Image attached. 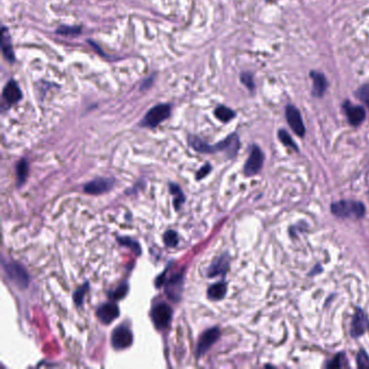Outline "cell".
Here are the masks:
<instances>
[{
	"instance_id": "1",
	"label": "cell",
	"mask_w": 369,
	"mask_h": 369,
	"mask_svg": "<svg viewBox=\"0 0 369 369\" xmlns=\"http://www.w3.org/2000/svg\"><path fill=\"white\" fill-rule=\"evenodd\" d=\"M365 206L356 201H340L331 205V212L339 218L359 219L365 215Z\"/></svg>"
},
{
	"instance_id": "2",
	"label": "cell",
	"mask_w": 369,
	"mask_h": 369,
	"mask_svg": "<svg viewBox=\"0 0 369 369\" xmlns=\"http://www.w3.org/2000/svg\"><path fill=\"white\" fill-rule=\"evenodd\" d=\"M170 114H171V106L168 104H159L154 106L146 113L143 120H142L141 125L143 127L155 128L157 127L160 123L166 120Z\"/></svg>"
},
{
	"instance_id": "3",
	"label": "cell",
	"mask_w": 369,
	"mask_h": 369,
	"mask_svg": "<svg viewBox=\"0 0 369 369\" xmlns=\"http://www.w3.org/2000/svg\"><path fill=\"white\" fill-rule=\"evenodd\" d=\"M5 271L9 280L16 284L19 288L24 289L28 286L30 278H28L25 268L21 264L16 263V262H9V263L5 264Z\"/></svg>"
},
{
	"instance_id": "4",
	"label": "cell",
	"mask_w": 369,
	"mask_h": 369,
	"mask_svg": "<svg viewBox=\"0 0 369 369\" xmlns=\"http://www.w3.org/2000/svg\"><path fill=\"white\" fill-rule=\"evenodd\" d=\"M152 321L157 329H164L171 322L172 310L167 303H158L153 308L151 313Z\"/></svg>"
},
{
	"instance_id": "5",
	"label": "cell",
	"mask_w": 369,
	"mask_h": 369,
	"mask_svg": "<svg viewBox=\"0 0 369 369\" xmlns=\"http://www.w3.org/2000/svg\"><path fill=\"white\" fill-rule=\"evenodd\" d=\"M263 160H264L263 153H262V151L258 146L253 145L251 147L249 157H248L246 165L244 167L245 174L250 176L258 173L261 170L262 166H263Z\"/></svg>"
},
{
	"instance_id": "6",
	"label": "cell",
	"mask_w": 369,
	"mask_h": 369,
	"mask_svg": "<svg viewBox=\"0 0 369 369\" xmlns=\"http://www.w3.org/2000/svg\"><path fill=\"white\" fill-rule=\"evenodd\" d=\"M132 332L127 326H119L112 333V344L117 350L127 349L132 343Z\"/></svg>"
},
{
	"instance_id": "7",
	"label": "cell",
	"mask_w": 369,
	"mask_h": 369,
	"mask_svg": "<svg viewBox=\"0 0 369 369\" xmlns=\"http://www.w3.org/2000/svg\"><path fill=\"white\" fill-rule=\"evenodd\" d=\"M219 337H220L219 328L214 327L211 329L206 330L200 338V341H198L196 349V356L197 357L203 356L204 354L214 345V343L219 339Z\"/></svg>"
},
{
	"instance_id": "8",
	"label": "cell",
	"mask_w": 369,
	"mask_h": 369,
	"mask_svg": "<svg viewBox=\"0 0 369 369\" xmlns=\"http://www.w3.org/2000/svg\"><path fill=\"white\" fill-rule=\"evenodd\" d=\"M286 119L288 125L296 134L300 137L304 136V133H306V128H304L301 114L294 105H288L286 108Z\"/></svg>"
},
{
	"instance_id": "9",
	"label": "cell",
	"mask_w": 369,
	"mask_h": 369,
	"mask_svg": "<svg viewBox=\"0 0 369 369\" xmlns=\"http://www.w3.org/2000/svg\"><path fill=\"white\" fill-rule=\"evenodd\" d=\"M113 178H97L83 187V191L90 195H100L109 192L114 186Z\"/></svg>"
},
{
	"instance_id": "10",
	"label": "cell",
	"mask_w": 369,
	"mask_h": 369,
	"mask_svg": "<svg viewBox=\"0 0 369 369\" xmlns=\"http://www.w3.org/2000/svg\"><path fill=\"white\" fill-rule=\"evenodd\" d=\"M183 289V274L178 273L166 283V295L170 300L179 301Z\"/></svg>"
},
{
	"instance_id": "11",
	"label": "cell",
	"mask_w": 369,
	"mask_h": 369,
	"mask_svg": "<svg viewBox=\"0 0 369 369\" xmlns=\"http://www.w3.org/2000/svg\"><path fill=\"white\" fill-rule=\"evenodd\" d=\"M343 109L347 120H349V123L352 126L356 127L364 122V119L366 117V112L361 106L354 105L350 102H345L343 104Z\"/></svg>"
},
{
	"instance_id": "12",
	"label": "cell",
	"mask_w": 369,
	"mask_h": 369,
	"mask_svg": "<svg viewBox=\"0 0 369 369\" xmlns=\"http://www.w3.org/2000/svg\"><path fill=\"white\" fill-rule=\"evenodd\" d=\"M239 148V140L236 134H232L229 138H226L222 142H220L217 145H211L210 153H214L216 151H224L229 154L230 157H234L236 155Z\"/></svg>"
},
{
	"instance_id": "13",
	"label": "cell",
	"mask_w": 369,
	"mask_h": 369,
	"mask_svg": "<svg viewBox=\"0 0 369 369\" xmlns=\"http://www.w3.org/2000/svg\"><path fill=\"white\" fill-rule=\"evenodd\" d=\"M369 328V319L367 315L360 309L356 310V313L353 317L351 333L353 337H359Z\"/></svg>"
},
{
	"instance_id": "14",
	"label": "cell",
	"mask_w": 369,
	"mask_h": 369,
	"mask_svg": "<svg viewBox=\"0 0 369 369\" xmlns=\"http://www.w3.org/2000/svg\"><path fill=\"white\" fill-rule=\"evenodd\" d=\"M98 317L104 324H111L113 321L119 316V309L118 306L113 302L105 303L103 306L99 308L97 312Z\"/></svg>"
},
{
	"instance_id": "15",
	"label": "cell",
	"mask_w": 369,
	"mask_h": 369,
	"mask_svg": "<svg viewBox=\"0 0 369 369\" xmlns=\"http://www.w3.org/2000/svg\"><path fill=\"white\" fill-rule=\"evenodd\" d=\"M3 97L7 104L13 105L22 99V91H21L19 84L16 81L10 80L4 88Z\"/></svg>"
},
{
	"instance_id": "16",
	"label": "cell",
	"mask_w": 369,
	"mask_h": 369,
	"mask_svg": "<svg viewBox=\"0 0 369 369\" xmlns=\"http://www.w3.org/2000/svg\"><path fill=\"white\" fill-rule=\"evenodd\" d=\"M311 77L312 81H313V95L318 98L323 97L328 87V82L325 75L318 72H312Z\"/></svg>"
},
{
	"instance_id": "17",
	"label": "cell",
	"mask_w": 369,
	"mask_h": 369,
	"mask_svg": "<svg viewBox=\"0 0 369 369\" xmlns=\"http://www.w3.org/2000/svg\"><path fill=\"white\" fill-rule=\"evenodd\" d=\"M2 49H3L5 58L7 60H8L9 62L16 61V55H14V52H13V47L11 44L10 35H9L8 30H7L5 26L2 30Z\"/></svg>"
},
{
	"instance_id": "18",
	"label": "cell",
	"mask_w": 369,
	"mask_h": 369,
	"mask_svg": "<svg viewBox=\"0 0 369 369\" xmlns=\"http://www.w3.org/2000/svg\"><path fill=\"white\" fill-rule=\"evenodd\" d=\"M229 268V259L228 257H223L217 259L214 263H212L208 269V275L210 278H215L218 275H223L226 273Z\"/></svg>"
},
{
	"instance_id": "19",
	"label": "cell",
	"mask_w": 369,
	"mask_h": 369,
	"mask_svg": "<svg viewBox=\"0 0 369 369\" xmlns=\"http://www.w3.org/2000/svg\"><path fill=\"white\" fill-rule=\"evenodd\" d=\"M226 294V284L220 282L208 289V297L211 300H221Z\"/></svg>"
},
{
	"instance_id": "20",
	"label": "cell",
	"mask_w": 369,
	"mask_h": 369,
	"mask_svg": "<svg viewBox=\"0 0 369 369\" xmlns=\"http://www.w3.org/2000/svg\"><path fill=\"white\" fill-rule=\"evenodd\" d=\"M215 115L219 120H221V122L228 123L231 119L235 117V113H234L231 109L226 108V106L221 105V106H218V108L216 109Z\"/></svg>"
},
{
	"instance_id": "21",
	"label": "cell",
	"mask_w": 369,
	"mask_h": 369,
	"mask_svg": "<svg viewBox=\"0 0 369 369\" xmlns=\"http://www.w3.org/2000/svg\"><path fill=\"white\" fill-rule=\"evenodd\" d=\"M17 174H18V186H23V183L26 181L28 174V164L27 160L22 159L17 165Z\"/></svg>"
},
{
	"instance_id": "22",
	"label": "cell",
	"mask_w": 369,
	"mask_h": 369,
	"mask_svg": "<svg viewBox=\"0 0 369 369\" xmlns=\"http://www.w3.org/2000/svg\"><path fill=\"white\" fill-rule=\"evenodd\" d=\"M170 191H171L172 195L174 196L173 200V204L175 206V209H179L180 205H182V203L184 202V195L183 192L181 191V189L176 186V184H170Z\"/></svg>"
},
{
	"instance_id": "23",
	"label": "cell",
	"mask_w": 369,
	"mask_h": 369,
	"mask_svg": "<svg viewBox=\"0 0 369 369\" xmlns=\"http://www.w3.org/2000/svg\"><path fill=\"white\" fill-rule=\"evenodd\" d=\"M164 242L168 247H175L179 244V236L175 231L169 230L164 235Z\"/></svg>"
},
{
	"instance_id": "24",
	"label": "cell",
	"mask_w": 369,
	"mask_h": 369,
	"mask_svg": "<svg viewBox=\"0 0 369 369\" xmlns=\"http://www.w3.org/2000/svg\"><path fill=\"white\" fill-rule=\"evenodd\" d=\"M356 96H357V98L359 99V100L363 102L369 109V83H366V84H364V86H361L357 90Z\"/></svg>"
},
{
	"instance_id": "25",
	"label": "cell",
	"mask_w": 369,
	"mask_h": 369,
	"mask_svg": "<svg viewBox=\"0 0 369 369\" xmlns=\"http://www.w3.org/2000/svg\"><path fill=\"white\" fill-rule=\"evenodd\" d=\"M279 137H280V140L283 142L284 144H285L286 146H290L293 147L294 150L298 151V147L296 145V143L294 142V140L292 139V137L289 136V134L285 131V130H280L279 131Z\"/></svg>"
},
{
	"instance_id": "26",
	"label": "cell",
	"mask_w": 369,
	"mask_h": 369,
	"mask_svg": "<svg viewBox=\"0 0 369 369\" xmlns=\"http://www.w3.org/2000/svg\"><path fill=\"white\" fill-rule=\"evenodd\" d=\"M88 289V284H84L83 286H81L79 289L76 290V293L74 294V300L77 306H81V303L83 301V297L86 295V292Z\"/></svg>"
},
{
	"instance_id": "27",
	"label": "cell",
	"mask_w": 369,
	"mask_h": 369,
	"mask_svg": "<svg viewBox=\"0 0 369 369\" xmlns=\"http://www.w3.org/2000/svg\"><path fill=\"white\" fill-rule=\"evenodd\" d=\"M58 34L62 35H76L80 33V27L77 26H60L56 31Z\"/></svg>"
},
{
	"instance_id": "28",
	"label": "cell",
	"mask_w": 369,
	"mask_h": 369,
	"mask_svg": "<svg viewBox=\"0 0 369 369\" xmlns=\"http://www.w3.org/2000/svg\"><path fill=\"white\" fill-rule=\"evenodd\" d=\"M128 290H129V287H128L127 284H124V285L119 286L114 293L112 294V298L114 300H120L123 299L124 297H126V295L128 294Z\"/></svg>"
},
{
	"instance_id": "29",
	"label": "cell",
	"mask_w": 369,
	"mask_h": 369,
	"mask_svg": "<svg viewBox=\"0 0 369 369\" xmlns=\"http://www.w3.org/2000/svg\"><path fill=\"white\" fill-rule=\"evenodd\" d=\"M240 80H242V82L250 91L254 89V82L252 79V75L250 73H243L242 75H240Z\"/></svg>"
},
{
	"instance_id": "30",
	"label": "cell",
	"mask_w": 369,
	"mask_h": 369,
	"mask_svg": "<svg viewBox=\"0 0 369 369\" xmlns=\"http://www.w3.org/2000/svg\"><path fill=\"white\" fill-rule=\"evenodd\" d=\"M357 366L360 368H367L369 367V357L367 356V354L361 351L358 353L357 355Z\"/></svg>"
},
{
	"instance_id": "31",
	"label": "cell",
	"mask_w": 369,
	"mask_h": 369,
	"mask_svg": "<svg viewBox=\"0 0 369 369\" xmlns=\"http://www.w3.org/2000/svg\"><path fill=\"white\" fill-rule=\"evenodd\" d=\"M118 242L120 244H124V245H127V246H130V247H133V249L137 251V253L140 252V246L138 245V243L133 242L132 239H129V238H119Z\"/></svg>"
},
{
	"instance_id": "32",
	"label": "cell",
	"mask_w": 369,
	"mask_h": 369,
	"mask_svg": "<svg viewBox=\"0 0 369 369\" xmlns=\"http://www.w3.org/2000/svg\"><path fill=\"white\" fill-rule=\"evenodd\" d=\"M210 169H211V166H210V165H205V166L200 170V171L197 172V174H196V179H197V180L203 179L204 176H206V175H207V174L210 172Z\"/></svg>"
},
{
	"instance_id": "33",
	"label": "cell",
	"mask_w": 369,
	"mask_h": 369,
	"mask_svg": "<svg viewBox=\"0 0 369 369\" xmlns=\"http://www.w3.org/2000/svg\"><path fill=\"white\" fill-rule=\"evenodd\" d=\"M152 82H153V77L148 78V79H146V80L144 81V83L142 84V89H146V88H148V87L151 86V83H152Z\"/></svg>"
}]
</instances>
